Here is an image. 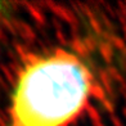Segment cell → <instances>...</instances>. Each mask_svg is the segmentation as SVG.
I'll return each instance as SVG.
<instances>
[{
	"instance_id": "obj_1",
	"label": "cell",
	"mask_w": 126,
	"mask_h": 126,
	"mask_svg": "<svg viewBox=\"0 0 126 126\" xmlns=\"http://www.w3.org/2000/svg\"><path fill=\"white\" fill-rule=\"evenodd\" d=\"M93 91V72L81 57L67 50L39 55L18 75L9 126H68L84 112Z\"/></svg>"
}]
</instances>
